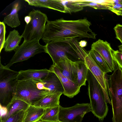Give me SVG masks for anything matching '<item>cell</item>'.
Instances as JSON below:
<instances>
[{"label":"cell","instance_id":"277c9868","mask_svg":"<svg viewBox=\"0 0 122 122\" xmlns=\"http://www.w3.org/2000/svg\"><path fill=\"white\" fill-rule=\"evenodd\" d=\"M106 79L112 106L113 122H122V69L118 66Z\"/></svg>","mask_w":122,"mask_h":122},{"label":"cell","instance_id":"2e32d148","mask_svg":"<svg viewBox=\"0 0 122 122\" xmlns=\"http://www.w3.org/2000/svg\"><path fill=\"white\" fill-rule=\"evenodd\" d=\"M30 105L20 99L13 98L6 107L7 113L0 117L1 121H4L12 115L21 111H26Z\"/></svg>","mask_w":122,"mask_h":122},{"label":"cell","instance_id":"3957f363","mask_svg":"<svg viewBox=\"0 0 122 122\" xmlns=\"http://www.w3.org/2000/svg\"><path fill=\"white\" fill-rule=\"evenodd\" d=\"M87 81L88 83V94L91 112L100 121H103L107 115L108 110L104 91L89 70Z\"/></svg>","mask_w":122,"mask_h":122},{"label":"cell","instance_id":"9a60e30c","mask_svg":"<svg viewBox=\"0 0 122 122\" xmlns=\"http://www.w3.org/2000/svg\"><path fill=\"white\" fill-rule=\"evenodd\" d=\"M21 7V3L20 0L14 2L10 13L4 18L3 21L4 23L12 28L19 26L20 24V22L19 18L18 12Z\"/></svg>","mask_w":122,"mask_h":122},{"label":"cell","instance_id":"d4e9b609","mask_svg":"<svg viewBox=\"0 0 122 122\" xmlns=\"http://www.w3.org/2000/svg\"><path fill=\"white\" fill-rule=\"evenodd\" d=\"M26 111L22 110L16 113L0 122H23Z\"/></svg>","mask_w":122,"mask_h":122},{"label":"cell","instance_id":"7a4b0ae2","mask_svg":"<svg viewBox=\"0 0 122 122\" xmlns=\"http://www.w3.org/2000/svg\"><path fill=\"white\" fill-rule=\"evenodd\" d=\"M78 38H70L51 41L46 44V53L51 57L54 65L66 58L73 62L84 61L89 53L79 45Z\"/></svg>","mask_w":122,"mask_h":122},{"label":"cell","instance_id":"603a6c76","mask_svg":"<svg viewBox=\"0 0 122 122\" xmlns=\"http://www.w3.org/2000/svg\"><path fill=\"white\" fill-rule=\"evenodd\" d=\"M66 13L71 14L82 10L83 7L79 4L77 0H61Z\"/></svg>","mask_w":122,"mask_h":122},{"label":"cell","instance_id":"8992f818","mask_svg":"<svg viewBox=\"0 0 122 122\" xmlns=\"http://www.w3.org/2000/svg\"><path fill=\"white\" fill-rule=\"evenodd\" d=\"M29 18L21 36L24 40L29 41L42 39L46 23L48 20L46 15L40 10L34 9L28 14Z\"/></svg>","mask_w":122,"mask_h":122},{"label":"cell","instance_id":"52a82bcc","mask_svg":"<svg viewBox=\"0 0 122 122\" xmlns=\"http://www.w3.org/2000/svg\"><path fill=\"white\" fill-rule=\"evenodd\" d=\"M38 40L35 39L29 41L25 40L15 51V52L5 67L9 68L15 63L28 60L35 55L42 52L46 53V46L39 43Z\"/></svg>","mask_w":122,"mask_h":122},{"label":"cell","instance_id":"e575fe53","mask_svg":"<svg viewBox=\"0 0 122 122\" xmlns=\"http://www.w3.org/2000/svg\"><path fill=\"white\" fill-rule=\"evenodd\" d=\"M56 122H61L60 121H59V120H58V121H57Z\"/></svg>","mask_w":122,"mask_h":122},{"label":"cell","instance_id":"7402d4cb","mask_svg":"<svg viewBox=\"0 0 122 122\" xmlns=\"http://www.w3.org/2000/svg\"><path fill=\"white\" fill-rule=\"evenodd\" d=\"M60 105L45 109L40 120L52 122H56L59 120Z\"/></svg>","mask_w":122,"mask_h":122},{"label":"cell","instance_id":"cb8c5ba5","mask_svg":"<svg viewBox=\"0 0 122 122\" xmlns=\"http://www.w3.org/2000/svg\"><path fill=\"white\" fill-rule=\"evenodd\" d=\"M79 4L83 7L89 6L96 9H105L110 10L106 6L93 1V0H77Z\"/></svg>","mask_w":122,"mask_h":122},{"label":"cell","instance_id":"5b68a950","mask_svg":"<svg viewBox=\"0 0 122 122\" xmlns=\"http://www.w3.org/2000/svg\"><path fill=\"white\" fill-rule=\"evenodd\" d=\"M0 63V106L6 107L14 98L18 81L19 71L7 68Z\"/></svg>","mask_w":122,"mask_h":122},{"label":"cell","instance_id":"d6986e66","mask_svg":"<svg viewBox=\"0 0 122 122\" xmlns=\"http://www.w3.org/2000/svg\"><path fill=\"white\" fill-rule=\"evenodd\" d=\"M74 65L77 75V85L80 87L86 86L89 69L84 61L74 62Z\"/></svg>","mask_w":122,"mask_h":122},{"label":"cell","instance_id":"4dcf8cb0","mask_svg":"<svg viewBox=\"0 0 122 122\" xmlns=\"http://www.w3.org/2000/svg\"><path fill=\"white\" fill-rule=\"evenodd\" d=\"M79 45L82 48L86 46L87 45V42L85 40H81L79 42Z\"/></svg>","mask_w":122,"mask_h":122},{"label":"cell","instance_id":"d6a6232c","mask_svg":"<svg viewBox=\"0 0 122 122\" xmlns=\"http://www.w3.org/2000/svg\"><path fill=\"white\" fill-rule=\"evenodd\" d=\"M36 122H52L50 121H43L41 120H40Z\"/></svg>","mask_w":122,"mask_h":122},{"label":"cell","instance_id":"9c48e42d","mask_svg":"<svg viewBox=\"0 0 122 122\" xmlns=\"http://www.w3.org/2000/svg\"><path fill=\"white\" fill-rule=\"evenodd\" d=\"M84 62L88 69L91 72L103 89L106 102L111 105V102L109 97V96H110L109 92L107 87L105 76L106 73L100 69L89 53L85 57Z\"/></svg>","mask_w":122,"mask_h":122},{"label":"cell","instance_id":"ffe728a7","mask_svg":"<svg viewBox=\"0 0 122 122\" xmlns=\"http://www.w3.org/2000/svg\"><path fill=\"white\" fill-rule=\"evenodd\" d=\"M45 109L30 105L26 111L23 122H36L40 120Z\"/></svg>","mask_w":122,"mask_h":122},{"label":"cell","instance_id":"836d02e7","mask_svg":"<svg viewBox=\"0 0 122 122\" xmlns=\"http://www.w3.org/2000/svg\"><path fill=\"white\" fill-rule=\"evenodd\" d=\"M119 49L122 50V45H121L119 46L118 47Z\"/></svg>","mask_w":122,"mask_h":122},{"label":"cell","instance_id":"83f0119b","mask_svg":"<svg viewBox=\"0 0 122 122\" xmlns=\"http://www.w3.org/2000/svg\"><path fill=\"white\" fill-rule=\"evenodd\" d=\"M116 35V38L118 40L122 45V25L117 24L114 28Z\"/></svg>","mask_w":122,"mask_h":122},{"label":"cell","instance_id":"44dd1931","mask_svg":"<svg viewBox=\"0 0 122 122\" xmlns=\"http://www.w3.org/2000/svg\"><path fill=\"white\" fill-rule=\"evenodd\" d=\"M89 53L97 64L103 71L106 73L112 72L106 62L97 51L91 49L89 51Z\"/></svg>","mask_w":122,"mask_h":122},{"label":"cell","instance_id":"f546056e","mask_svg":"<svg viewBox=\"0 0 122 122\" xmlns=\"http://www.w3.org/2000/svg\"><path fill=\"white\" fill-rule=\"evenodd\" d=\"M0 106L1 111L0 117H1L5 115L7 113V111L6 107Z\"/></svg>","mask_w":122,"mask_h":122},{"label":"cell","instance_id":"4fadbf2b","mask_svg":"<svg viewBox=\"0 0 122 122\" xmlns=\"http://www.w3.org/2000/svg\"><path fill=\"white\" fill-rule=\"evenodd\" d=\"M50 71L49 69L46 68L21 70L19 71L17 79L18 81L30 80H42L47 76Z\"/></svg>","mask_w":122,"mask_h":122},{"label":"cell","instance_id":"e0dca14e","mask_svg":"<svg viewBox=\"0 0 122 122\" xmlns=\"http://www.w3.org/2000/svg\"><path fill=\"white\" fill-rule=\"evenodd\" d=\"M62 94V93H57L48 95L33 106L44 109L59 106L60 97Z\"/></svg>","mask_w":122,"mask_h":122},{"label":"cell","instance_id":"f1b7e54d","mask_svg":"<svg viewBox=\"0 0 122 122\" xmlns=\"http://www.w3.org/2000/svg\"><path fill=\"white\" fill-rule=\"evenodd\" d=\"M122 10V3L114 4L111 11L117 15L118 13Z\"/></svg>","mask_w":122,"mask_h":122},{"label":"cell","instance_id":"1f68e13d","mask_svg":"<svg viewBox=\"0 0 122 122\" xmlns=\"http://www.w3.org/2000/svg\"><path fill=\"white\" fill-rule=\"evenodd\" d=\"M117 15H121L122 16V10L118 13Z\"/></svg>","mask_w":122,"mask_h":122},{"label":"cell","instance_id":"30bf717a","mask_svg":"<svg viewBox=\"0 0 122 122\" xmlns=\"http://www.w3.org/2000/svg\"><path fill=\"white\" fill-rule=\"evenodd\" d=\"M91 48L100 54L112 71L118 67V65L113 57L112 52L113 49L109 43L99 39L92 44Z\"/></svg>","mask_w":122,"mask_h":122},{"label":"cell","instance_id":"8fae6325","mask_svg":"<svg viewBox=\"0 0 122 122\" xmlns=\"http://www.w3.org/2000/svg\"><path fill=\"white\" fill-rule=\"evenodd\" d=\"M49 70L57 76L63 86V94L70 98H72L80 92V87L78 85L63 76L58 68L52 64Z\"/></svg>","mask_w":122,"mask_h":122},{"label":"cell","instance_id":"7c38bea8","mask_svg":"<svg viewBox=\"0 0 122 122\" xmlns=\"http://www.w3.org/2000/svg\"><path fill=\"white\" fill-rule=\"evenodd\" d=\"M53 65L58 68L63 76L77 84V76L74 62L66 58L62 59Z\"/></svg>","mask_w":122,"mask_h":122},{"label":"cell","instance_id":"5bb4252c","mask_svg":"<svg viewBox=\"0 0 122 122\" xmlns=\"http://www.w3.org/2000/svg\"><path fill=\"white\" fill-rule=\"evenodd\" d=\"M29 5L44 7L66 13L64 6L61 0H26Z\"/></svg>","mask_w":122,"mask_h":122},{"label":"cell","instance_id":"6da1fadb","mask_svg":"<svg viewBox=\"0 0 122 122\" xmlns=\"http://www.w3.org/2000/svg\"><path fill=\"white\" fill-rule=\"evenodd\" d=\"M91 22L84 18L76 20L63 18L48 20L42 38L47 44L52 41L63 39L86 38L96 39L97 34L90 28Z\"/></svg>","mask_w":122,"mask_h":122},{"label":"cell","instance_id":"ba28073f","mask_svg":"<svg viewBox=\"0 0 122 122\" xmlns=\"http://www.w3.org/2000/svg\"><path fill=\"white\" fill-rule=\"evenodd\" d=\"M59 121L61 122H81L86 114L91 112L89 103H77L68 107L60 106Z\"/></svg>","mask_w":122,"mask_h":122},{"label":"cell","instance_id":"ac0fdd59","mask_svg":"<svg viewBox=\"0 0 122 122\" xmlns=\"http://www.w3.org/2000/svg\"><path fill=\"white\" fill-rule=\"evenodd\" d=\"M22 38L17 30L14 29L10 31L4 44L5 51L10 52L15 50L19 46Z\"/></svg>","mask_w":122,"mask_h":122},{"label":"cell","instance_id":"484cf974","mask_svg":"<svg viewBox=\"0 0 122 122\" xmlns=\"http://www.w3.org/2000/svg\"><path fill=\"white\" fill-rule=\"evenodd\" d=\"M6 26L3 22H0V52L4 48L5 40Z\"/></svg>","mask_w":122,"mask_h":122},{"label":"cell","instance_id":"4316f807","mask_svg":"<svg viewBox=\"0 0 122 122\" xmlns=\"http://www.w3.org/2000/svg\"><path fill=\"white\" fill-rule=\"evenodd\" d=\"M112 54L113 58L118 66L122 69V50L115 51L113 50Z\"/></svg>","mask_w":122,"mask_h":122}]
</instances>
